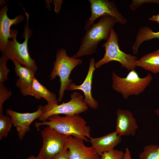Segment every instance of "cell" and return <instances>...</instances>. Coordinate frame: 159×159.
<instances>
[{
  "mask_svg": "<svg viewBox=\"0 0 159 159\" xmlns=\"http://www.w3.org/2000/svg\"><path fill=\"white\" fill-rule=\"evenodd\" d=\"M117 22L111 16L107 15L100 17L97 23H94L86 31L81 39L79 50L71 57L76 59L95 53L99 43L108 39L111 29Z\"/></svg>",
  "mask_w": 159,
  "mask_h": 159,
  "instance_id": "cell-2",
  "label": "cell"
},
{
  "mask_svg": "<svg viewBox=\"0 0 159 159\" xmlns=\"http://www.w3.org/2000/svg\"><path fill=\"white\" fill-rule=\"evenodd\" d=\"M12 92L4 84H0V114H3V105L4 102L11 97Z\"/></svg>",
  "mask_w": 159,
  "mask_h": 159,
  "instance_id": "cell-23",
  "label": "cell"
},
{
  "mask_svg": "<svg viewBox=\"0 0 159 159\" xmlns=\"http://www.w3.org/2000/svg\"><path fill=\"white\" fill-rule=\"evenodd\" d=\"M83 140L69 137L67 153L69 159H100V156L91 146L88 147L84 143Z\"/></svg>",
  "mask_w": 159,
  "mask_h": 159,
  "instance_id": "cell-12",
  "label": "cell"
},
{
  "mask_svg": "<svg viewBox=\"0 0 159 159\" xmlns=\"http://www.w3.org/2000/svg\"><path fill=\"white\" fill-rule=\"evenodd\" d=\"M115 131L120 136H135L138 126L132 113L129 110L118 109Z\"/></svg>",
  "mask_w": 159,
  "mask_h": 159,
  "instance_id": "cell-11",
  "label": "cell"
},
{
  "mask_svg": "<svg viewBox=\"0 0 159 159\" xmlns=\"http://www.w3.org/2000/svg\"><path fill=\"white\" fill-rule=\"evenodd\" d=\"M82 62L79 58L76 59L69 57L64 48L57 51L54 67L49 77L51 80L54 79L57 76L59 77L60 85L58 101L62 100L64 91L67 90L69 85L72 82V80L69 78L72 71L77 66L81 64Z\"/></svg>",
  "mask_w": 159,
  "mask_h": 159,
  "instance_id": "cell-6",
  "label": "cell"
},
{
  "mask_svg": "<svg viewBox=\"0 0 159 159\" xmlns=\"http://www.w3.org/2000/svg\"><path fill=\"white\" fill-rule=\"evenodd\" d=\"M154 112L156 115L159 117V107L154 110Z\"/></svg>",
  "mask_w": 159,
  "mask_h": 159,
  "instance_id": "cell-31",
  "label": "cell"
},
{
  "mask_svg": "<svg viewBox=\"0 0 159 159\" xmlns=\"http://www.w3.org/2000/svg\"><path fill=\"white\" fill-rule=\"evenodd\" d=\"M138 158L139 159H159V146L155 144L145 146Z\"/></svg>",
  "mask_w": 159,
  "mask_h": 159,
  "instance_id": "cell-20",
  "label": "cell"
},
{
  "mask_svg": "<svg viewBox=\"0 0 159 159\" xmlns=\"http://www.w3.org/2000/svg\"><path fill=\"white\" fill-rule=\"evenodd\" d=\"M91 15L85 23L84 29L86 31L97 18L105 15L114 17L117 22L124 25L127 19L119 11L115 1L107 0H89Z\"/></svg>",
  "mask_w": 159,
  "mask_h": 159,
  "instance_id": "cell-9",
  "label": "cell"
},
{
  "mask_svg": "<svg viewBox=\"0 0 159 159\" xmlns=\"http://www.w3.org/2000/svg\"><path fill=\"white\" fill-rule=\"evenodd\" d=\"M14 65L15 72L19 77L16 83V86L24 96L30 95L33 80L36 72L23 66L16 60L12 61Z\"/></svg>",
  "mask_w": 159,
  "mask_h": 159,
  "instance_id": "cell-15",
  "label": "cell"
},
{
  "mask_svg": "<svg viewBox=\"0 0 159 159\" xmlns=\"http://www.w3.org/2000/svg\"><path fill=\"white\" fill-rule=\"evenodd\" d=\"M67 150L62 151L52 159H69L67 153Z\"/></svg>",
  "mask_w": 159,
  "mask_h": 159,
  "instance_id": "cell-26",
  "label": "cell"
},
{
  "mask_svg": "<svg viewBox=\"0 0 159 159\" xmlns=\"http://www.w3.org/2000/svg\"><path fill=\"white\" fill-rule=\"evenodd\" d=\"M8 59L1 56L0 58V84H3L8 79L10 70L7 66Z\"/></svg>",
  "mask_w": 159,
  "mask_h": 159,
  "instance_id": "cell-22",
  "label": "cell"
},
{
  "mask_svg": "<svg viewBox=\"0 0 159 159\" xmlns=\"http://www.w3.org/2000/svg\"><path fill=\"white\" fill-rule=\"evenodd\" d=\"M8 6L5 5L0 10V50H4L6 46L9 39H12L11 26L16 25L22 22L24 19L21 14L18 15L15 18L10 19L8 17L7 12Z\"/></svg>",
  "mask_w": 159,
  "mask_h": 159,
  "instance_id": "cell-14",
  "label": "cell"
},
{
  "mask_svg": "<svg viewBox=\"0 0 159 159\" xmlns=\"http://www.w3.org/2000/svg\"><path fill=\"white\" fill-rule=\"evenodd\" d=\"M12 124L11 117L5 115L0 114V140L7 136L11 130Z\"/></svg>",
  "mask_w": 159,
  "mask_h": 159,
  "instance_id": "cell-21",
  "label": "cell"
},
{
  "mask_svg": "<svg viewBox=\"0 0 159 159\" xmlns=\"http://www.w3.org/2000/svg\"><path fill=\"white\" fill-rule=\"evenodd\" d=\"M24 9L27 19L26 24L23 34V37L25 39L24 41L21 43L19 42L16 39L17 30L11 29V33L12 36V39L9 40L6 46L1 51V53L2 56L8 60H16L23 66L36 72L38 67L34 60L30 57L28 48V40L32 35V31L28 26L29 15Z\"/></svg>",
  "mask_w": 159,
  "mask_h": 159,
  "instance_id": "cell-3",
  "label": "cell"
},
{
  "mask_svg": "<svg viewBox=\"0 0 159 159\" xmlns=\"http://www.w3.org/2000/svg\"><path fill=\"white\" fill-rule=\"evenodd\" d=\"M91 147L100 156L104 153L114 149L122 141L121 136L115 131L101 137L91 138Z\"/></svg>",
  "mask_w": 159,
  "mask_h": 159,
  "instance_id": "cell-16",
  "label": "cell"
},
{
  "mask_svg": "<svg viewBox=\"0 0 159 159\" xmlns=\"http://www.w3.org/2000/svg\"><path fill=\"white\" fill-rule=\"evenodd\" d=\"M94 58L90 60L89 69L87 75L83 82L80 85H77L72 83L69 84L67 90L69 91L80 90L82 91L84 95V101L88 107L95 110L98 108L99 104L92 97V87L94 72L96 69Z\"/></svg>",
  "mask_w": 159,
  "mask_h": 159,
  "instance_id": "cell-13",
  "label": "cell"
},
{
  "mask_svg": "<svg viewBox=\"0 0 159 159\" xmlns=\"http://www.w3.org/2000/svg\"><path fill=\"white\" fill-rule=\"evenodd\" d=\"M124 154L122 151L114 149L104 153L100 159H124Z\"/></svg>",
  "mask_w": 159,
  "mask_h": 159,
  "instance_id": "cell-24",
  "label": "cell"
},
{
  "mask_svg": "<svg viewBox=\"0 0 159 159\" xmlns=\"http://www.w3.org/2000/svg\"><path fill=\"white\" fill-rule=\"evenodd\" d=\"M53 4L54 5V11L57 14L59 13L62 3V0H53Z\"/></svg>",
  "mask_w": 159,
  "mask_h": 159,
  "instance_id": "cell-27",
  "label": "cell"
},
{
  "mask_svg": "<svg viewBox=\"0 0 159 159\" xmlns=\"http://www.w3.org/2000/svg\"><path fill=\"white\" fill-rule=\"evenodd\" d=\"M154 39H159V31L154 32L147 26L140 27L137 33L135 42L132 46L133 54H138L140 46L143 42Z\"/></svg>",
  "mask_w": 159,
  "mask_h": 159,
  "instance_id": "cell-19",
  "label": "cell"
},
{
  "mask_svg": "<svg viewBox=\"0 0 159 159\" xmlns=\"http://www.w3.org/2000/svg\"><path fill=\"white\" fill-rule=\"evenodd\" d=\"M105 52L103 58L95 63V68L112 61L118 62L122 67L128 71L135 69L137 57L130 54L126 53L121 50L119 47L118 35L113 29H111L109 38L102 44Z\"/></svg>",
  "mask_w": 159,
  "mask_h": 159,
  "instance_id": "cell-5",
  "label": "cell"
},
{
  "mask_svg": "<svg viewBox=\"0 0 159 159\" xmlns=\"http://www.w3.org/2000/svg\"><path fill=\"white\" fill-rule=\"evenodd\" d=\"M30 95L38 100L43 97L47 101L48 104L58 103L55 94L48 90L35 77L33 81Z\"/></svg>",
  "mask_w": 159,
  "mask_h": 159,
  "instance_id": "cell-17",
  "label": "cell"
},
{
  "mask_svg": "<svg viewBox=\"0 0 159 159\" xmlns=\"http://www.w3.org/2000/svg\"><path fill=\"white\" fill-rule=\"evenodd\" d=\"M43 107L40 105L36 111L31 113H20L8 109L6 110V112L11 117L12 125L16 128L20 140H22L25 134L30 130L32 122L41 115Z\"/></svg>",
  "mask_w": 159,
  "mask_h": 159,
  "instance_id": "cell-10",
  "label": "cell"
},
{
  "mask_svg": "<svg viewBox=\"0 0 159 159\" xmlns=\"http://www.w3.org/2000/svg\"><path fill=\"white\" fill-rule=\"evenodd\" d=\"M41 133L43 145L37 156L39 159H52L62 151L67 150L69 136L60 134L48 126Z\"/></svg>",
  "mask_w": 159,
  "mask_h": 159,
  "instance_id": "cell-8",
  "label": "cell"
},
{
  "mask_svg": "<svg viewBox=\"0 0 159 159\" xmlns=\"http://www.w3.org/2000/svg\"><path fill=\"white\" fill-rule=\"evenodd\" d=\"M136 66L153 73H159V49L138 59Z\"/></svg>",
  "mask_w": 159,
  "mask_h": 159,
  "instance_id": "cell-18",
  "label": "cell"
},
{
  "mask_svg": "<svg viewBox=\"0 0 159 159\" xmlns=\"http://www.w3.org/2000/svg\"><path fill=\"white\" fill-rule=\"evenodd\" d=\"M145 3H153L159 4V0H133L132 1L129 7L132 10H135Z\"/></svg>",
  "mask_w": 159,
  "mask_h": 159,
  "instance_id": "cell-25",
  "label": "cell"
},
{
  "mask_svg": "<svg viewBox=\"0 0 159 159\" xmlns=\"http://www.w3.org/2000/svg\"><path fill=\"white\" fill-rule=\"evenodd\" d=\"M149 19L150 21L157 22L159 25V13L157 15H153Z\"/></svg>",
  "mask_w": 159,
  "mask_h": 159,
  "instance_id": "cell-29",
  "label": "cell"
},
{
  "mask_svg": "<svg viewBox=\"0 0 159 159\" xmlns=\"http://www.w3.org/2000/svg\"><path fill=\"white\" fill-rule=\"evenodd\" d=\"M69 102L60 105L47 104L43 106V112L38 118L39 120L46 121L50 117L55 115H78L87 110L88 106L84 101V96L80 92H74L71 94Z\"/></svg>",
  "mask_w": 159,
  "mask_h": 159,
  "instance_id": "cell-7",
  "label": "cell"
},
{
  "mask_svg": "<svg viewBox=\"0 0 159 159\" xmlns=\"http://www.w3.org/2000/svg\"><path fill=\"white\" fill-rule=\"evenodd\" d=\"M112 78V89L126 99L131 95H138L143 92L150 84L153 77L148 73L145 77L141 78L133 69L125 77H120L113 72Z\"/></svg>",
  "mask_w": 159,
  "mask_h": 159,
  "instance_id": "cell-4",
  "label": "cell"
},
{
  "mask_svg": "<svg viewBox=\"0 0 159 159\" xmlns=\"http://www.w3.org/2000/svg\"><path fill=\"white\" fill-rule=\"evenodd\" d=\"M26 159H39L37 157H35L33 155H31L28 157Z\"/></svg>",
  "mask_w": 159,
  "mask_h": 159,
  "instance_id": "cell-30",
  "label": "cell"
},
{
  "mask_svg": "<svg viewBox=\"0 0 159 159\" xmlns=\"http://www.w3.org/2000/svg\"><path fill=\"white\" fill-rule=\"evenodd\" d=\"M158 89H159V85L158 86Z\"/></svg>",
  "mask_w": 159,
  "mask_h": 159,
  "instance_id": "cell-32",
  "label": "cell"
},
{
  "mask_svg": "<svg viewBox=\"0 0 159 159\" xmlns=\"http://www.w3.org/2000/svg\"><path fill=\"white\" fill-rule=\"evenodd\" d=\"M48 121L36 122L34 125L37 130L39 127L46 125L53 129L59 133L67 136H72L89 142L87 138L90 139V129L87 125V121L78 115L61 116L55 115L50 117Z\"/></svg>",
  "mask_w": 159,
  "mask_h": 159,
  "instance_id": "cell-1",
  "label": "cell"
},
{
  "mask_svg": "<svg viewBox=\"0 0 159 159\" xmlns=\"http://www.w3.org/2000/svg\"><path fill=\"white\" fill-rule=\"evenodd\" d=\"M124 159H133L131 157L130 150L128 148H126L124 153Z\"/></svg>",
  "mask_w": 159,
  "mask_h": 159,
  "instance_id": "cell-28",
  "label": "cell"
}]
</instances>
